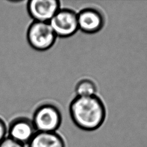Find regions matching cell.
Instances as JSON below:
<instances>
[{
    "mask_svg": "<svg viewBox=\"0 0 147 147\" xmlns=\"http://www.w3.org/2000/svg\"><path fill=\"white\" fill-rule=\"evenodd\" d=\"M69 113L75 126L88 131L99 129L106 117L105 105L96 95L91 96H76L70 103Z\"/></svg>",
    "mask_w": 147,
    "mask_h": 147,
    "instance_id": "6da1fadb",
    "label": "cell"
},
{
    "mask_svg": "<svg viewBox=\"0 0 147 147\" xmlns=\"http://www.w3.org/2000/svg\"><path fill=\"white\" fill-rule=\"evenodd\" d=\"M7 136V126L5 122L0 118V143Z\"/></svg>",
    "mask_w": 147,
    "mask_h": 147,
    "instance_id": "8fae6325",
    "label": "cell"
},
{
    "mask_svg": "<svg viewBox=\"0 0 147 147\" xmlns=\"http://www.w3.org/2000/svg\"><path fill=\"white\" fill-rule=\"evenodd\" d=\"M36 132L32 119L20 117L13 119L7 126V137L25 146Z\"/></svg>",
    "mask_w": 147,
    "mask_h": 147,
    "instance_id": "5b68a950",
    "label": "cell"
},
{
    "mask_svg": "<svg viewBox=\"0 0 147 147\" xmlns=\"http://www.w3.org/2000/svg\"><path fill=\"white\" fill-rule=\"evenodd\" d=\"M78 28L82 32L94 34L100 31L104 26L102 14L94 8H85L77 13Z\"/></svg>",
    "mask_w": 147,
    "mask_h": 147,
    "instance_id": "52a82bcc",
    "label": "cell"
},
{
    "mask_svg": "<svg viewBox=\"0 0 147 147\" xmlns=\"http://www.w3.org/2000/svg\"><path fill=\"white\" fill-rule=\"evenodd\" d=\"M57 36L49 22L33 21L29 26L26 38L29 45L38 51L51 48L55 44Z\"/></svg>",
    "mask_w": 147,
    "mask_h": 147,
    "instance_id": "3957f363",
    "label": "cell"
},
{
    "mask_svg": "<svg viewBox=\"0 0 147 147\" xmlns=\"http://www.w3.org/2000/svg\"><path fill=\"white\" fill-rule=\"evenodd\" d=\"M62 114L59 108L50 103H43L34 110L32 121L37 131H57L62 124Z\"/></svg>",
    "mask_w": 147,
    "mask_h": 147,
    "instance_id": "7a4b0ae2",
    "label": "cell"
},
{
    "mask_svg": "<svg viewBox=\"0 0 147 147\" xmlns=\"http://www.w3.org/2000/svg\"><path fill=\"white\" fill-rule=\"evenodd\" d=\"M27 146L28 147H65V143L63 136L58 131H37Z\"/></svg>",
    "mask_w": 147,
    "mask_h": 147,
    "instance_id": "ba28073f",
    "label": "cell"
},
{
    "mask_svg": "<svg viewBox=\"0 0 147 147\" xmlns=\"http://www.w3.org/2000/svg\"><path fill=\"white\" fill-rule=\"evenodd\" d=\"M0 147H25V146L7 137L0 143Z\"/></svg>",
    "mask_w": 147,
    "mask_h": 147,
    "instance_id": "30bf717a",
    "label": "cell"
},
{
    "mask_svg": "<svg viewBox=\"0 0 147 147\" xmlns=\"http://www.w3.org/2000/svg\"><path fill=\"white\" fill-rule=\"evenodd\" d=\"M49 24L57 37H71L79 30L77 13L69 9H60Z\"/></svg>",
    "mask_w": 147,
    "mask_h": 147,
    "instance_id": "277c9868",
    "label": "cell"
},
{
    "mask_svg": "<svg viewBox=\"0 0 147 147\" xmlns=\"http://www.w3.org/2000/svg\"><path fill=\"white\" fill-rule=\"evenodd\" d=\"M60 9L58 0H30L28 1L27 10L34 21H49Z\"/></svg>",
    "mask_w": 147,
    "mask_h": 147,
    "instance_id": "8992f818",
    "label": "cell"
},
{
    "mask_svg": "<svg viewBox=\"0 0 147 147\" xmlns=\"http://www.w3.org/2000/svg\"><path fill=\"white\" fill-rule=\"evenodd\" d=\"M75 91L78 96H91L96 95L97 87L92 80L83 79L76 83Z\"/></svg>",
    "mask_w": 147,
    "mask_h": 147,
    "instance_id": "9c48e42d",
    "label": "cell"
}]
</instances>
